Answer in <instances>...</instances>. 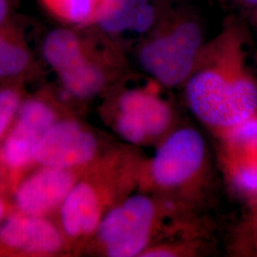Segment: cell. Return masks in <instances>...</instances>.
<instances>
[{
  "label": "cell",
  "mask_w": 257,
  "mask_h": 257,
  "mask_svg": "<svg viewBox=\"0 0 257 257\" xmlns=\"http://www.w3.org/2000/svg\"><path fill=\"white\" fill-rule=\"evenodd\" d=\"M245 46L242 28L229 23L206 42L184 84L189 110L216 138L257 114V78Z\"/></svg>",
  "instance_id": "obj_1"
},
{
  "label": "cell",
  "mask_w": 257,
  "mask_h": 257,
  "mask_svg": "<svg viewBox=\"0 0 257 257\" xmlns=\"http://www.w3.org/2000/svg\"><path fill=\"white\" fill-rule=\"evenodd\" d=\"M213 169L202 133L179 125L145 158L138 191L155 194L187 211L199 213L211 193Z\"/></svg>",
  "instance_id": "obj_2"
},
{
  "label": "cell",
  "mask_w": 257,
  "mask_h": 257,
  "mask_svg": "<svg viewBox=\"0 0 257 257\" xmlns=\"http://www.w3.org/2000/svg\"><path fill=\"white\" fill-rule=\"evenodd\" d=\"M199 218V213L138 190L104 215L93 236L106 256L142 257Z\"/></svg>",
  "instance_id": "obj_3"
},
{
  "label": "cell",
  "mask_w": 257,
  "mask_h": 257,
  "mask_svg": "<svg viewBox=\"0 0 257 257\" xmlns=\"http://www.w3.org/2000/svg\"><path fill=\"white\" fill-rule=\"evenodd\" d=\"M206 42L202 28L195 19L178 16L153 31L138 45V63L159 86L183 87Z\"/></svg>",
  "instance_id": "obj_4"
},
{
  "label": "cell",
  "mask_w": 257,
  "mask_h": 257,
  "mask_svg": "<svg viewBox=\"0 0 257 257\" xmlns=\"http://www.w3.org/2000/svg\"><path fill=\"white\" fill-rule=\"evenodd\" d=\"M112 124L120 138L137 148L156 147L180 125L174 105L156 86H139L120 92Z\"/></svg>",
  "instance_id": "obj_5"
},
{
  "label": "cell",
  "mask_w": 257,
  "mask_h": 257,
  "mask_svg": "<svg viewBox=\"0 0 257 257\" xmlns=\"http://www.w3.org/2000/svg\"><path fill=\"white\" fill-rule=\"evenodd\" d=\"M98 138L75 120L55 121L40 138L35 161L44 167L82 172L99 157Z\"/></svg>",
  "instance_id": "obj_6"
},
{
  "label": "cell",
  "mask_w": 257,
  "mask_h": 257,
  "mask_svg": "<svg viewBox=\"0 0 257 257\" xmlns=\"http://www.w3.org/2000/svg\"><path fill=\"white\" fill-rule=\"evenodd\" d=\"M222 170L239 193L257 196V114L217 137Z\"/></svg>",
  "instance_id": "obj_7"
},
{
  "label": "cell",
  "mask_w": 257,
  "mask_h": 257,
  "mask_svg": "<svg viewBox=\"0 0 257 257\" xmlns=\"http://www.w3.org/2000/svg\"><path fill=\"white\" fill-rule=\"evenodd\" d=\"M83 172L44 167L31 175L16 193L19 212L45 216L60 208Z\"/></svg>",
  "instance_id": "obj_8"
},
{
  "label": "cell",
  "mask_w": 257,
  "mask_h": 257,
  "mask_svg": "<svg viewBox=\"0 0 257 257\" xmlns=\"http://www.w3.org/2000/svg\"><path fill=\"white\" fill-rule=\"evenodd\" d=\"M55 121V111L45 103L37 100L24 103L19 109L16 126L2 146V161L13 170L30 165L35 161L37 143Z\"/></svg>",
  "instance_id": "obj_9"
},
{
  "label": "cell",
  "mask_w": 257,
  "mask_h": 257,
  "mask_svg": "<svg viewBox=\"0 0 257 257\" xmlns=\"http://www.w3.org/2000/svg\"><path fill=\"white\" fill-rule=\"evenodd\" d=\"M0 242L8 248L28 253L48 254L59 251L64 239L44 216L19 212L10 215L0 225Z\"/></svg>",
  "instance_id": "obj_10"
},
{
  "label": "cell",
  "mask_w": 257,
  "mask_h": 257,
  "mask_svg": "<svg viewBox=\"0 0 257 257\" xmlns=\"http://www.w3.org/2000/svg\"><path fill=\"white\" fill-rule=\"evenodd\" d=\"M105 214L92 184L82 173L60 207L63 232L73 240L93 237Z\"/></svg>",
  "instance_id": "obj_11"
},
{
  "label": "cell",
  "mask_w": 257,
  "mask_h": 257,
  "mask_svg": "<svg viewBox=\"0 0 257 257\" xmlns=\"http://www.w3.org/2000/svg\"><path fill=\"white\" fill-rule=\"evenodd\" d=\"M58 74L66 92L78 99H88L98 94L108 83L106 71L89 54Z\"/></svg>",
  "instance_id": "obj_12"
},
{
  "label": "cell",
  "mask_w": 257,
  "mask_h": 257,
  "mask_svg": "<svg viewBox=\"0 0 257 257\" xmlns=\"http://www.w3.org/2000/svg\"><path fill=\"white\" fill-rule=\"evenodd\" d=\"M88 54L81 38L65 29L51 32L43 44V55L47 62L58 74L78 63Z\"/></svg>",
  "instance_id": "obj_13"
},
{
  "label": "cell",
  "mask_w": 257,
  "mask_h": 257,
  "mask_svg": "<svg viewBox=\"0 0 257 257\" xmlns=\"http://www.w3.org/2000/svg\"><path fill=\"white\" fill-rule=\"evenodd\" d=\"M201 226L163 239L148 248L142 257H199L207 255L211 244Z\"/></svg>",
  "instance_id": "obj_14"
},
{
  "label": "cell",
  "mask_w": 257,
  "mask_h": 257,
  "mask_svg": "<svg viewBox=\"0 0 257 257\" xmlns=\"http://www.w3.org/2000/svg\"><path fill=\"white\" fill-rule=\"evenodd\" d=\"M55 16L70 24L86 26L95 23L102 0H42Z\"/></svg>",
  "instance_id": "obj_15"
},
{
  "label": "cell",
  "mask_w": 257,
  "mask_h": 257,
  "mask_svg": "<svg viewBox=\"0 0 257 257\" xmlns=\"http://www.w3.org/2000/svg\"><path fill=\"white\" fill-rule=\"evenodd\" d=\"M135 5L134 0H102L95 23L110 34L127 31Z\"/></svg>",
  "instance_id": "obj_16"
},
{
  "label": "cell",
  "mask_w": 257,
  "mask_h": 257,
  "mask_svg": "<svg viewBox=\"0 0 257 257\" xmlns=\"http://www.w3.org/2000/svg\"><path fill=\"white\" fill-rule=\"evenodd\" d=\"M28 62L29 55L24 48L7 40L0 45V77L21 73Z\"/></svg>",
  "instance_id": "obj_17"
},
{
  "label": "cell",
  "mask_w": 257,
  "mask_h": 257,
  "mask_svg": "<svg viewBox=\"0 0 257 257\" xmlns=\"http://www.w3.org/2000/svg\"><path fill=\"white\" fill-rule=\"evenodd\" d=\"M156 19V10L150 2L136 4L131 14L128 30L139 34L147 33L154 27Z\"/></svg>",
  "instance_id": "obj_18"
},
{
  "label": "cell",
  "mask_w": 257,
  "mask_h": 257,
  "mask_svg": "<svg viewBox=\"0 0 257 257\" xmlns=\"http://www.w3.org/2000/svg\"><path fill=\"white\" fill-rule=\"evenodd\" d=\"M19 108V95L14 90L0 92V138L5 134Z\"/></svg>",
  "instance_id": "obj_19"
},
{
  "label": "cell",
  "mask_w": 257,
  "mask_h": 257,
  "mask_svg": "<svg viewBox=\"0 0 257 257\" xmlns=\"http://www.w3.org/2000/svg\"><path fill=\"white\" fill-rule=\"evenodd\" d=\"M255 199V206L253 209V214L251 215V229L253 230V233L256 235L257 239V196Z\"/></svg>",
  "instance_id": "obj_20"
},
{
  "label": "cell",
  "mask_w": 257,
  "mask_h": 257,
  "mask_svg": "<svg viewBox=\"0 0 257 257\" xmlns=\"http://www.w3.org/2000/svg\"><path fill=\"white\" fill-rule=\"evenodd\" d=\"M7 0H0V23L2 22V20L5 18L6 13H7Z\"/></svg>",
  "instance_id": "obj_21"
},
{
  "label": "cell",
  "mask_w": 257,
  "mask_h": 257,
  "mask_svg": "<svg viewBox=\"0 0 257 257\" xmlns=\"http://www.w3.org/2000/svg\"><path fill=\"white\" fill-rule=\"evenodd\" d=\"M248 6L252 7L253 9H255V12L257 11V0H243Z\"/></svg>",
  "instance_id": "obj_22"
},
{
  "label": "cell",
  "mask_w": 257,
  "mask_h": 257,
  "mask_svg": "<svg viewBox=\"0 0 257 257\" xmlns=\"http://www.w3.org/2000/svg\"><path fill=\"white\" fill-rule=\"evenodd\" d=\"M4 211H5V209H4V205H3L2 201L0 200V221H1L2 217H3V215H4Z\"/></svg>",
  "instance_id": "obj_23"
},
{
  "label": "cell",
  "mask_w": 257,
  "mask_h": 257,
  "mask_svg": "<svg viewBox=\"0 0 257 257\" xmlns=\"http://www.w3.org/2000/svg\"><path fill=\"white\" fill-rule=\"evenodd\" d=\"M151 0H134V2L136 4H139V3H146V2H150Z\"/></svg>",
  "instance_id": "obj_24"
},
{
  "label": "cell",
  "mask_w": 257,
  "mask_h": 257,
  "mask_svg": "<svg viewBox=\"0 0 257 257\" xmlns=\"http://www.w3.org/2000/svg\"><path fill=\"white\" fill-rule=\"evenodd\" d=\"M5 40H6V39H5L4 37L2 36V34H0V45H1V44H2V43L5 41Z\"/></svg>",
  "instance_id": "obj_25"
},
{
  "label": "cell",
  "mask_w": 257,
  "mask_h": 257,
  "mask_svg": "<svg viewBox=\"0 0 257 257\" xmlns=\"http://www.w3.org/2000/svg\"><path fill=\"white\" fill-rule=\"evenodd\" d=\"M255 19H256L257 20V11L255 12Z\"/></svg>",
  "instance_id": "obj_26"
}]
</instances>
